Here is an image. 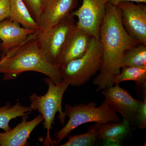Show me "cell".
<instances>
[{
  "instance_id": "d4e9b609",
  "label": "cell",
  "mask_w": 146,
  "mask_h": 146,
  "mask_svg": "<svg viewBox=\"0 0 146 146\" xmlns=\"http://www.w3.org/2000/svg\"><path fill=\"white\" fill-rule=\"evenodd\" d=\"M1 51V42L0 41V53Z\"/></svg>"
},
{
  "instance_id": "ac0fdd59",
  "label": "cell",
  "mask_w": 146,
  "mask_h": 146,
  "mask_svg": "<svg viewBox=\"0 0 146 146\" xmlns=\"http://www.w3.org/2000/svg\"><path fill=\"white\" fill-rule=\"evenodd\" d=\"M121 68L146 66V45L139 44L130 48L124 54Z\"/></svg>"
},
{
  "instance_id": "6da1fadb",
  "label": "cell",
  "mask_w": 146,
  "mask_h": 146,
  "mask_svg": "<svg viewBox=\"0 0 146 146\" xmlns=\"http://www.w3.org/2000/svg\"><path fill=\"white\" fill-rule=\"evenodd\" d=\"M100 42L102 46V62L94 84L98 92L114 85L121 72V62L126 51L141 44L131 38L123 26L118 6L108 2L100 29Z\"/></svg>"
},
{
  "instance_id": "cb8c5ba5",
  "label": "cell",
  "mask_w": 146,
  "mask_h": 146,
  "mask_svg": "<svg viewBox=\"0 0 146 146\" xmlns=\"http://www.w3.org/2000/svg\"><path fill=\"white\" fill-rule=\"evenodd\" d=\"M50 0H43V3H44V6L48 2H49Z\"/></svg>"
},
{
  "instance_id": "8fae6325",
  "label": "cell",
  "mask_w": 146,
  "mask_h": 146,
  "mask_svg": "<svg viewBox=\"0 0 146 146\" xmlns=\"http://www.w3.org/2000/svg\"><path fill=\"white\" fill-rule=\"evenodd\" d=\"M92 37L89 33L76 25L66 39L55 66L62 68L71 60L83 56L89 48Z\"/></svg>"
},
{
  "instance_id": "e0dca14e",
  "label": "cell",
  "mask_w": 146,
  "mask_h": 146,
  "mask_svg": "<svg viewBox=\"0 0 146 146\" xmlns=\"http://www.w3.org/2000/svg\"><path fill=\"white\" fill-rule=\"evenodd\" d=\"M119 74L114 80V84H119L127 81L135 82L146 93V66L126 67L121 69Z\"/></svg>"
},
{
  "instance_id": "5b68a950",
  "label": "cell",
  "mask_w": 146,
  "mask_h": 146,
  "mask_svg": "<svg viewBox=\"0 0 146 146\" xmlns=\"http://www.w3.org/2000/svg\"><path fill=\"white\" fill-rule=\"evenodd\" d=\"M103 49L100 40L92 37L87 52L60 68L62 81L72 86L86 84L99 72L102 62Z\"/></svg>"
},
{
  "instance_id": "30bf717a",
  "label": "cell",
  "mask_w": 146,
  "mask_h": 146,
  "mask_svg": "<svg viewBox=\"0 0 146 146\" xmlns=\"http://www.w3.org/2000/svg\"><path fill=\"white\" fill-rule=\"evenodd\" d=\"M38 31L21 27L20 24L9 18L0 22L1 52L2 53L1 58L11 50L21 46L35 38Z\"/></svg>"
},
{
  "instance_id": "44dd1931",
  "label": "cell",
  "mask_w": 146,
  "mask_h": 146,
  "mask_svg": "<svg viewBox=\"0 0 146 146\" xmlns=\"http://www.w3.org/2000/svg\"><path fill=\"white\" fill-rule=\"evenodd\" d=\"M135 126L142 129L146 127V93L143 94V100L141 101L136 114Z\"/></svg>"
},
{
  "instance_id": "d6986e66",
  "label": "cell",
  "mask_w": 146,
  "mask_h": 146,
  "mask_svg": "<svg viewBox=\"0 0 146 146\" xmlns=\"http://www.w3.org/2000/svg\"><path fill=\"white\" fill-rule=\"evenodd\" d=\"M99 123H96L88 128L86 133L77 135H69L68 141L60 146H92L96 145L98 140Z\"/></svg>"
},
{
  "instance_id": "9a60e30c",
  "label": "cell",
  "mask_w": 146,
  "mask_h": 146,
  "mask_svg": "<svg viewBox=\"0 0 146 146\" xmlns=\"http://www.w3.org/2000/svg\"><path fill=\"white\" fill-rule=\"evenodd\" d=\"M9 3L10 20L22 25L25 28L36 31L40 30L39 25L23 0H9Z\"/></svg>"
},
{
  "instance_id": "2e32d148",
  "label": "cell",
  "mask_w": 146,
  "mask_h": 146,
  "mask_svg": "<svg viewBox=\"0 0 146 146\" xmlns=\"http://www.w3.org/2000/svg\"><path fill=\"white\" fill-rule=\"evenodd\" d=\"M30 106H24L19 102L11 106L9 103L0 108V129L4 131L10 130L9 125L10 121L13 119L24 115H29L33 111Z\"/></svg>"
},
{
  "instance_id": "603a6c76",
  "label": "cell",
  "mask_w": 146,
  "mask_h": 146,
  "mask_svg": "<svg viewBox=\"0 0 146 146\" xmlns=\"http://www.w3.org/2000/svg\"><path fill=\"white\" fill-rule=\"evenodd\" d=\"M128 1L137 3H146V0H109V2L113 5L118 6L120 3L122 2Z\"/></svg>"
},
{
  "instance_id": "52a82bcc",
  "label": "cell",
  "mask_w": 146,
  "mask_h": 146,
  "mask_svg": "<svg viewBox=\"0 0 146 146\" xmlns=\"http://www.w3.org/2000/svg\"><path fill=\"white\" fill-rule=\"evenodd\" d=\"M109 0H82L78 9L72 14L77 17L76 26L89 33L93 37L100 39V29Z\"/></svg>"
},
{
  "instance_id": "3957f363",
  "label": "cell",
  "mask_w": 146,
  "mask_h": 146,
  "mask_svg": "<svg viewBox=\"0 0 146 146\" xmlns=\"http://www.w3.org/2000/svg\"><path fill=\"white\" fill-rule=\"evenodd\" d=\"M64 112L66 117L69 119L66 124L54 134L56 140L54 143L56 145L70 135L72 131L84 124L94 122L103 124L109 122H120L122 121L117 113L106 100L99 106H97L95 102L73 106L66 104Z\"/></svg>"
},
{
  "instance_id": "5bb4252c",
  "label": "cell",
  "mask_w": 146,
  "mask_h": 146,
  "mask_svg": "<svg viewBox=\"0 0 146 146\" xmlns=\"http://www.w3.org/2000/svg\"><path fill=\"white\" fill-rule=\"evenodd\" d=\"M131 126L128 122L124 120L120 122L99 123L98 140L103 141L104 146H120L130 133Z\"/></svg>"
},
{
  "instance_id": "484cf974",
  "label": "cell",
  "mask_w": 146,
  "mask_h": 146,
  "mask_svg": "<svg viewBox=\"0 0 146 146\" xmlns=\"http://www.w3.org/2000/svg\"><path fill=\"white\" fill-rule=\"evenodd\" d=\"M3 61V60L2 59H1V60H0V65H1V64L2 63Z\"/></svg>"
},
{
  "instance_id": "ffe728a7",
  "label": "cell",
  "mask_w": 146,
  "mask_h": 146,
  "mask_svg": "<svg viewBox=\"0 0 146 146\" xmlns=\"http://www.w3.org/2000/svg\"><path fill=\"white\" fill-rule=\"evenodd\" d=\"M34 20L38 23L43 8V0H23Z\"/></svg>"
},
{
  "instance_id": "4fadbf2b",
  "label": "cell",
  "mask_w": 146,
  "mask_h": 146,
  "mask_svg": "<svg viewBox=\"0 0 146 146\" xmlns=\"http://www.w3.org/2000/svg\"><path fill=\"white\" fill-rule=\"evenodd\" d=\"M28 115L22 117V121L15 127L4 132H0V146H27L28 140L35 128L44 121L41 114L28 121Z\"/></svg>"
},
{
  "instance_id": "277c9868",
  "label": "cell",
  "mask_w": 146,
  "mask_h": 146,
  "mask_svg": "<svg viewBox=\"0 0 146 146\" xmlns=\"http://www.w3.org/2000/svg\"><path fill=\"white\" fill-rule=\"evenodd\" d=\"M48 85L47 93L43 96H38L33 93L29 96L30 107L33 110H36L41 114L44 119V128L46 129V136L43 145L45 146L54 145V141L50 136V131L52 129L55 117L57 112L59 113L58 118L60 123L64 125L66 115L62 108L63 95L67 90L69 84L62 81L56 84L49 78H44Z\"/></svg>"
},
{
  "instance_id": "7c38bea8",
  "label": "cell",
  "mask_w": 146,
  "mask_h": 146,
  "mask_svg": "<svg viewBox=\"0 0 146 146\" xmlns=\"http://www.w3.org/2000/svg\"><path fill=\"white\" fill-rule=\"evenodd\" d=\"M77 0H50L44 6L37 24L45 31L59 23L72 13Z\"/></svg>"
},
{
  "instance_id": "7a4b0ae2",
  "label": "cell",
  "mask_w": 146,
  "mask_h": 146,
  "mask_svg": "<svg viewBox=\"0 0 146 146\" xmlns=\"http://www.w3.org/2000/svg\"><path fill=\"white\" fill-rule=\"evenodd\" d=\"M35 37L24 44L10 56H5L1 58L3 61L0 65V74L3 75V80H13L22 73L33 71L44 74L56 84L62 82L60 68L47 61Z\"/></svg>"
},
{
  "instance_id": "ba28073f",
  "label": "cell",
  "mask_w": 146,
  "mask_h": 146,
  "mask_svg": "<svg viewBox=\"0 0 146 146\" xmlns=\"http://www.w3.org/2000/svg\"><path fill=\"white\" fill-rule=\"evenodd\" d=\"M138 3L122 2L118 6L122 24L128 34L141 44L146 45V6L143 3Z\"/></svg>"
},
{
  "instance_id": "8992f818",
  "label": "cell",
  "mask_w": 146,
  "mask_h": 146,
  "mask_svg": "<svg viewBox=\"0 0 146 146\" xmlns=\"http://www.w3.org/2000/svg\"><path fill=\"white\" fill-rule=\"evenodd\" d=\"M76 23L72 13L46 30H39L35 37L38 46L47 61L55 65L60 51Z\"/></svg>"
},
{
  "instance_id": "9c48e42d",
  "label": "cell",
  "mask_w": 146,
  "mask_h": 146,
  "mask_svg": "<svg viewBox=\"0 0 146 146\" xmlns=\"http://www.w3.org/2000/svg\"><path fill=\"white\" fill-rule=\"evenodd\" d=\"M105 100L115 112L119 113L131 126H135L137 112L142 101L134 98L129 92L119 84L102 90Z\"/></svg>"
},
{
  "instance_id": "7402d4cb",
  "label": "cell",
  "mask_w": 146,
  "mask_h": 146,
  "mask_svg": "<svg viewBox=\"0 0 146 146\" xmlns=\"http://www.w3.org/2000/svg\"><path fill=\"white\" fill-rule=\"evenodd\" d=\"M9 0H0V22L9 18Z\"/></svg>"
}]
</instances>
